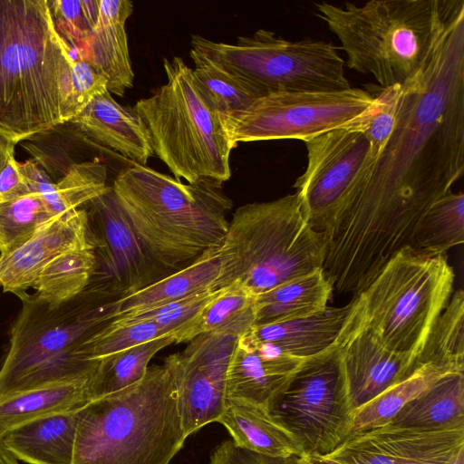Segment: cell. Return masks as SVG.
Returning <instances> with one entry per match:
<instances>
[{
    "mask_svg": "<svg viewBox=\"0 0 464 464\" xmlns=\"http://www.w3.org/2000/svg\"><path fill=\"white\" fill-rule=\"evenodd\" d=\"M464 170V1L453 0L430 61L402 85L395 128L333 223L354 250L389 259Z\"/></svg>",
    "mask_w": 464,
    "mask_h": 464,
    "instance_id": "cell-1",
    "label": "cell"
},
{
    "mask_svg": "<svg viewBox=\"0 0 464 464\" xmlns=\"http://www.w3.org/2000/svg\"><path fill=\"white\" fill-rule=\"evenodd\" d=\"M72 53L47 0H0V135L18 143L64 123Z\"/></svg>",
    "mask_w": 464,
    "mask_h": 464,
    "instance_id": "cell-2",
    "label": "cell"
},
{
    "mask_svg": "<svg viewBox=\"0 0 464 464\" xmlns=\"http://www.w3.org/2000/svg\"><path fill=\"white\" fill-rule=\"evenodd\" d=\"M111 188L140 240L170 271L219 248L227 235L233 204L220 181L184 184L133 164L118 173Z\"/></svg>",
    "mask_w": 464,
    "mask_h": 464,
    "instance_id": "cell-3",
    "label": "cell"
},
{
    "mask_svg": "<svg viewBox=\"0 0 464 464\" xmlns=\"http://www.w3.org/2000/svg\"><path fill=\"white\" fill-rule=\"evenodd\" d=\"M186 436L168 368L78 410L72 464H169Z\"/></svg>",
    "mask_w": 464,
    "mask_h": 464,
    "instance_id": "cell-4",
    "label": "cell"
},
{
    "mask_svg": "<svg viewBox=\"0 0 464 464\" xmlns=\"http://www.w3.org/2000/svg\"><path fill=\"white\" fill-rule=\"evenodd\" d=\"M451 0H371L361 5L315 4L341 43L346 65L381 88L404 85L423 72L445 25Z\"/></svg>",
    "mask_w": 464,
    "mask_h": 464,
    "instance_id": "cell-5",
    "label": "cell"
},
{
    "mask_svg": "<svg viewBox=\"0 0 464 464\" xmlns=\"http://www.w3.org/2000/svg\"><path fill=\"white\" fill-rule=\"evenodd\" d=\"M219 252L221 288L237 282L258 295L322 268L325 242L307 222L295 192L239 207Z\"/></svg>",
    "mask_w": 464,
    "mask_h": 464,
    "instance_id": "cell-6",
    "label": "cell"
},
{
    "mask_svg": "<svg viewBox=\"0 0 464 464\" xmlns=\"http://www.w3.org/2000/svg\"><path fill=\"white\" fill-rule=\"evenodd\" d=\"M167 82L134 109L143 121L153 154L188 183L199 179H230L228 139L221 115L198 85L182 58H164Z\"/></svg>",
    "mask_w": 464,
    "mask_h": 464,
    "instance_id": "cell-7",
    "label": "cell"
},
{
    "mask_svg": "<svg viewBox=\"0 0 464 464\" xmlns=\"http://www.w3.org/2000/svg\"><path fill=\"white\" fill-rule=\"evenodd\" d=\"M22 302L0 368V400L22 391L91 378L97 362L83 364L74 353L87 337L109 323L106 302L88 287L58 305L33 295Z\"/></svg>",
    "mask_w": 464,
    "mask_h": 464,
    "instance_id": "cell-8",
    "label": "cell"
},
{
    "mask_svg": "<svg viewBox=\"0 0 464 464\" xmlns=\"http://www.w3.org/2000/svg\"><path fill=\"white\" fill-rule=\"evenodd\" d=\"M454 277L447 254L401 249L354 295L361 330L390 351L419 355L454 291Z\"/></svg>",
    "mask_w": 464,
    "mask_h": 464,
    "instance_id": "cell-9",
    "label": "cell"
},
{
    "mask_svg": "<svg viewBox=\"0 0 464 464\" xmlns=\"http://www.w3.org/2000/svg\"><path fill=\"white\" fill-rule=\"evenodd\" d=\"M191 50L267 93L334 92L351 88L344 61L330 42L288 41L259 29L234 44L214 42L192 34Z\"/></svg>",
    "mask_w": 464,
    "mask_h": 464,
    "instance_id": "cell-10",
    "label": "cell"
},
{
    "mask_svg": "<svg viewBox=\"0 0 464 464\" xmlns=\"http://www.w3.org/2000/svg\"><path fill=\"white\" fill-rule=\"evenodd\" d=\"M373 95L361 88L334 92H270L246 108L220 113L235 147L239 142L300 140L341 128L362 114Z\"/></svg>",
    "mask_w": 464,
    "mask_h": 464,
    "instance_id": "cell-11",
    "label": "cell"
},
{
    "mask_svg": "<svg viewBox=\"0 0 464 464\" xmlns=\"http://www.w3.org/2000/svg\"><path fill=\"white\" fill-rule=\"evenodd\" d=\"M268 409L296 437L304 453L332 452L349 437L352 427L340 348L305 361Z\"/></svg>",
    "mask_w": 464,
    "mask_h": 464,
    "instance_id": "cell-12",
    "label": "cell"
},
{
    "mask_svg": "<svg viewBox=\"0 0 464 464\" xmlns=\"http://www.w3.org/2000/svg\"><path fill=\"white\" fill-rule=\"evenodd\" d=\"M304 144L307 166L294 188L309 225L324 232L366 179L374 162L370 160L369 141L349 124Z\"/></svg>",
    "mask_w": 464,
    "mask_h": 464,
    "instance_id": "cell-13",
    "label": "cell"
},
{
    "mask_svg": "<svg viewBox=\"0 0 464 464\" xmlns=\"http://www.w3.org/2000/svg\"><path fill=\"white\" fill-rule=\"evenodd\" d=\"M95 256L87 285L109 302L130 295L172 273L150 254L131 226L111 188L85 205Z\"/></svg>",
    "mask_w": 464,
    "mask_h": 464,
    "instance_id": "cell-14",
    "label": "cell"
},
{
    "mask_svg": "<svg viewBox=\"0 0 464 464\" xmlns=\"http://www.w3.org/2000/svg\"><path fill=\"white\" fill-rule=\"evenodd\" d=\"M238 338L225 333L201 334L165 359L187 437L220 419L227 401V370Z\"/></svg>",
    "mask_w": 464,
    "mask_h": 464,
    "instance_id": "cell-15",
    "label": "cell"
},
{
    "mask_svg": "<svg viewBox=\"0 0 464 464\" xmlns=\"http://www.w3.org/2000/svg\"><path fill=\"white\" fill-rule=\"evenodd\" d=\"M464 449V419L436 428L384 424L353 434L325 455L341 464H446Z\"/></svg>",
    "mask_w": 464,
    "mask_h": 464,
    "instance_id": "cell-16",
    "label": "cell"
},
{
    "mask_svg": "<svg viewBox=\"0 0 464 464\" xmlns=\"http://www.w3.org/2000/svg\"><path fill=\"white\" fill-rule=\"evenodd\" d=\"M360 330L353 296L344 306L327 307L306 318L254 325L241 337L269 353L308 360L341 348Z\"/></svg>",
    "mask_w": 464,
    "mask_h": 464,
    "instance_id": "cell-17",
    "label": "cell"
},
{
    "mask_svg": "<svg viewBox=\"0 0 464 464\" xmlns=\"http://www.w3.org/2000/svg\"><path fill=\"white\" fill-rule=\"evenodd\" d=\"M82 248H92L85 208L57 214L24 244L0 254V286L22 300L49 263L65 252Z\"/></svg>",
    "mask_w": 464,
    "mask_h": 464,
    "instance_id": "cell-18",
    "label": "cell"
},
{
    "mask_svg": "<svg viewBox=\"0 0 464 464\" xmlns=\"http://www.w3.org/2000/svg\"><path fill=\"white\" fill-rule=\"evenodd\" d=\"M340 357L353 411L421 365L419 355L390 351L367 329L340 348Z\"/></svg>",
    "mask_w": 464,
    "mask_h": 464,
    "instance_id": "cell-19",
    "label": "cell"
},
{
    "mask_svg": "<svg viewBox=\"0 0 464 464\" xmlns=\"http://www.w3.org/2000/svg\"><path fill=\"white\" fill-rule=\"evenodd\" d=\"M69 122L85 137L127 160L146 166L153 155L146 126L136 111L106 91L96 95Z\"/></svg>",
    "mask_w": 464,
    "mask_h": 464,
    "instance_id": "cell-20",
    "label": "cell"
},
{
    "mask_svg": "<svg viewBox=\"0 0 464 464\" xmlns=\"http://www.w3.org/2000/svg\"><path fill=\"white\" fill-rule=\"evenodd\" d=\"M305 361L271 353L239 337L227 370V399L268 408Z\"/></svg>",
    "mask_w": 464,
    "mask_h": 464,
    "instance_id": "cell-21",
    "label": "cell"
},
{
    "mask_svg": "<svg viewBox=\"0 0 464 464\" xmlns=\"http://www.w3.org/2000/svg\"><path fill=\"white\" fill-rule=\"evenodd\" d=\"M223 261L219 248L209 250L189 265L130 295L104 304L109 322L221 288Z\"/></svg>",
    "mask_w": 464,
    "mask_h": 464,
    "instance_id": "cell-22",
    "label": "cell"
},
{
    "mask_svg": "<svg viewBox=\"0 0 464 464\" xmlns=\"http://www.w3.org/2000/svg\"><path fill=\"white\" fill-rule=\"evenodd\" d=\"M133 11L129 0H100L97 23L91 33L86 62L107 81L111 94L123 96L133 86L126 22Z\"/></svg>",
    "mask_w": 464,
    "mask_h": 464,
    "instance_id": "cell-23",
    "label": "cell"
},
{
    "mask_svg": "<svg viewBox=\"0 0 464 464\" xmlns=\"http://www.w3.org/2000/svg\"><path fill=\"white\" fill-rule=\"evenodd\" d=\"M78 410L30 420L3 432L0 438L18 460L29 464H72Z\"/></svg>",
    "mask_w": 464,
    "mask_h": 464,
    "instance_id": "cell-24",
    "label": "cell"
},
{
    "mask_svg": "<svg viewBox=\"0 0 464 464\" xmlns=\"http://www.w3.org/2000/svg\"><path fill=\"white\" fill-rule=\"evenodd\" d=\"M233 442L245 450L273 458L290 459L304 453L296 437L280 424L267 407L227 399L218 420Z\"/></svg>",
    "mask_w": 464,
    "mask_h": 464,
    "instance_id": "cell-25",
    "label": "cell"
},
{
    "mask_svg": "<svg viewBox=\"0 0 464 464\" xmlns=\"http://www.w3.org/2000/svg\"><path fill=\"white\" fill-rule=\"evenodd\" d=\"M334 288L323 269L285 282L257 295L255 325L306 318L324 312Z\"/></svg>",
    "mask_w": 464,
    "mask_h": 464,
    "instance_id": "cell-26",
    "label": "cell"
},
{
    "mask_svg": "<svg viewBox=\"0 0 464 464\" xmlns=\"http://www.w3.org/2000/svg\"><path fill=\"white\" fill-rule=\"evenodd\" d=\"M256 298V295L237 282L220 288L188 324L174 334L175 343H188L208 333L242 336L255 325Z\"/></svg>",
    "mask_w": 464,
    "mask_h": 464,
    "instance_id": "cell-27",
    "label": "cell"
},
{
    "mask_svg": "<svg viewBox=\"0 0 464 464\" xmlns=\"http://www.w3.org/2000/svg\"><path fill=\"white\" fill-rule=\"evenodd\" d=\"M89 379L22 391L0 400V434L30 420L82 408Z\"/></svg>",
    "mask_w": 464,
    "mask_h": 464,
    "instance_id": "cell-28",
    "label": "cell"
},
{
    "mask_svg": "<svg viewBox=\"0 0 464 464\" xmlns=\"http://www.w3.org/2000/svg\"><path fill=\"white\" fill-rule=\"evenodd\" d=\"M464 419V372L440 378L429 389L405 404L390 424L436 428Z\"/></svg>",
    "mask_w": 464,
    "mask_h": 464,
    "instance_id": "cell-29",
    "label": "cell"
},
{
    "mask_svg": "<svg viewBox=\"0 0 464 464\" xmlns=\"http://www.w3.org/2000/svg\"><path fill=\"white\" fill-rule=\"evenodd\" d=\"M452 372H457L431 363L420 365L411 373L353 411L349 437L389 423L405 404L440 378Z\"/></svg>",
    "mask_w": 464,
    "mask_h": 464,
    "instance_id": "cell-30",
    "label": "cell"
},
{
    "mask_svg": "<svg viewBox=\"0 0 464 464\" xmlns=\"http://www.w3.org/2000/svg\"><path fill=\"white\" fill-rule=\"evenodd\" d=\"M464 241V195L450 191L418 220L409 246L427 254H446Z\"/></svg>",
    "mask_w": 464,
    "mask_h": 464,
    "instance_id": "cell-31",
    "label": "cell"
},
{
    "mask_svg": "<svg viewBox=\"0 0 464 464\" xmlns=\"http://www.w3.org/2000/svg\"><path fill=\"white\" fill-rule=\"evenodd\" d=\"M174 343L173 336H162L97 362L88 382L90 401L125 389L141 380L151 358Z\"/></svg>",
    "mask_w": 464,
    "mask_h": 464,
    "instance_id": "cell-32",
    "label": "cell"
},
{
    "mask_svg": "<svg viewBox=\"0 0 464 464\" xmlns=\"http://www.w3.org/2000/svg\"><path fill=\"white\" fill-rule=\"evenodd\" d=\"M95 266L92 248L65 252L49 263L32 285L33 295L50 305H58L80 295L89 285Z\"/></svg>",
    "mask_w": 464,
    "mask_h": 464,
    "instance_id": "cell-33",
    "label": "cell"
},
{
    "mask_svg": "<svg viewBox=\"0 0 464 464\" xmlns=\"http://www.w3.org/2000/svg\"><path fill=\"white\" fill-rule=\"evenodd\" d=\"M464 292L453 291L435 321L419 354L421 364L431 363L464 372Z\"/></svg>",
    "mask_w": 464,
    "mask_h": 464,
    "instance_id": "cell-34",
    "label": "cell"
},
{
    "mask_svg": "<svg viewBox=\"0 0 464 464\" xmlns=\"http://www.w3.org/2000/svg\"><path fill=\"white\" fill-rule=\"evenodd\" d=\"M194 78L212 106L220 113L240 111L267 94L254 83L230 72L206 56L190 50Z\"/></svg>",
    "mask_w": 464,
    "mask_h": 464,
    "instance_id": "cell-35",
    "label": "cell"
},
{
    "mask_svg": "<svg viewBox=\"0 0 464 464\" xmlns=\"http://www.w3.org/2000/svg\"><path fill=\"white\" fill-rule=\"evenodd\" d=\"M168 335L171 334L152 322H109L87 337L76 349L74 356L80 362L92 365L140 343Z\"/></svg>",
    "mask_w": 464,
    "mask_h": 464,
    "instance_id": "cell-36",
    "label": "cell"
},
{
    "mask_svg": "<svg viewBox=\"0 0 464 464\" xmlns=\"http://www.w3.org/2000/svg\"><path fill=\"white\" fill-rule=\"evenodd\" d=\"M54 216L45 200L34 192L0 203V254L24 244Z\"/></svg>",
    "mask_w": 464,
    "mask_h": 464,
    "instance_id": "cell-37",
    "label": "cell"
},
{
    "mask_svg": "<svg viewBox=\"0 0 464 464\" xmlns=\"http://www.w3.org/2000/svg\"><path fill=\"white\" fill-rule=\"evenodd\" d=\"M54 186L55 215L80 208L108 189L107 168L98 159L75 163Z\"/></svg>",
    "mask_w": 464,
    "mask_h": 464,
    "instance_id": "cell-38",
    "label": "cell"
},
{
    "mask_svg": "<svg viewBox=\"0 0 464 464\" xmlns=\"http://www.w3.org/2000/svg\"><path fill=\"white\" fill-rule=\"evenodd\" d=\"M401 93L402 85L380 87L369 107L348 123L369 141L370 160L375 161L395 128Z\"/></svg>",
    "mask_w": 464,
    "mask_h": 464,
    "instance_id": "cell-39",
    "label": "cell"
},
{
    "mask_svg": "<svg viewBox=\"0 0 464 464\" xmlns=\"http://www.w3.org/2000/svg\"><path fill=\"white\" fill-rule=\"evenodd\" d=\"M218 290L192 295L156 308L127 316L117 317L110 322L114 324L140 321L152 322L165 333L173 336L176 332L188 324L215 297Z\"/></svg>",
    "mask_w": 464,
    "mask_h": 464,
    "instance_id": "cell-40",
    "label": "cell"
},
{
    "mask_svg": "<svg viewBox=\"0 0 464 464\" xmlns=\"http://www.w3.org/2000/svg\"><path fill=\"white\" fill-rule=\"evenodd\" d=\"M57 33L70 47L74 60L86 62L92 26L86 17L82 0L49 1Z\"/></svg>",
    "mask_w": 464,
    "mask_h": 464,
    "instance_id": "cell-41",
    "label": "cell"
},
{
    "mask_svg": "<svg viewBox=\"0 0 464 464\" xmlns=\"http://www.w3.org/2000/svg\"><path fill=\"white\" fill-rule=\"evenodd\" d=\"M106 91V79L91 63L74 60L71 69L69 92L63 107L64 121H71L96 95Z\"/></svg>",
    "mask_w": 464,
    "mask_h": 464,
    "instance_id": "cell-42",
    "label": "cell"
},
{
    "mask_svg": "<svg viewBox=\"0 0 464 464\" xmlns=\"http://www.w3.org/2000/svg\"><path fill=\"white\" fill-rule=\"evenodd\" d=\"M293 459H280L258 454L237 446L232 440L215 448L209 464H293Z\"/></svg>",
    "mask_w": 464,
    "mask_h": 464,
    "instance_id": "cell-43",
    "label": "cell"
},
{
    "mask_svg": "<svg viewBox=\"0 0 464 464\" xmlns=\"http://www.w3.org/2000/svg\"><path fill=\"white\" fill-rule=\"evenodd\" d=\"M32 193L22 175L18 161L12 155L0 173V203Z\"/></svg>",
    "mask_w": 464,
    "mask_h": 464,
    "instance_id": "cell-44",
    "label": "cell"
},
{
    "mask_svg": "<svg viewBox=\"0 0 464 464\" xmlns=\"http://www.w3.org/2000/svg\"><path fill=\"white\" fill-rule=\"evenodd\" d=\"M16 143L0 135V173L7 163L9 158L14 155Z\"/></svg>",
    "mask_w": 464,
    "mask_h": 464,
    "instance_id": "cell-45",
    "label": "cell"
},
{
    "mask_svg": "<svg viewBox=\"0 0 464 464\" xmlns=\"http://www.w3.org/2000/svg\"><path fill=\"white\" fill-rule=\"evenodd\" d=\"M293 464H341L325 456L318 454L303 453L293 459Z\"/></svg>",
    "mask_w": 464,
    "mask_h": 464,
    "instance_id": "cell-46",
    "label": "cell"
},
{
    "mask_svg": "<svg viewBox=\"0 0 464 464\" xmlns=\"http://www.w3.org/2000/svg\"><path fill=\"white\" fill-rule=\"evenodd\" d=\"M0 464H19V460L6 448L0 438Z\"/></svg>",
    "mask_w": 464,
    "mask_h": 464,
    "instance_id": "cell-47",
    "label": "cell"
},
{
    "mask_svg": "<svg viewBox=\"0 0 464 464\" xmlns=\"http://www.w3.org/2000/svg\"><path fill=\"white\" fill-rule=\"evenodd\" d=\"M446 464H464V449L457 452Z\"/></svg>",
    "mask_w": 464,
    "mask_h": 464,
    "instance_id": "cell-48",
    "label": "cell"
}]
</instances>
